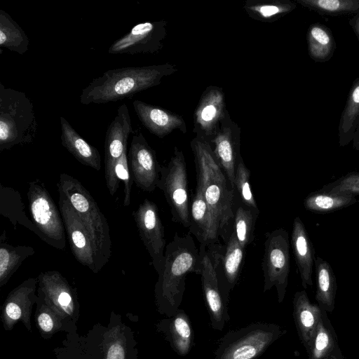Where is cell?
<instances>
[{"label":"cell","instance_id":"obj_14","mask_svg":"<svg viewBox=\"0 0 359 359\" xmlns=\"http://www.w3.org/2000/svg\"><path fill=\"white\" fill-rule=\"evenodd\" d=\"M167 35L165 20L143 22L115 41L109 48V54L136 55L159 52Z\"/></svg>","mask_w":359,"mask_h":359},{"label":"cell","instance_id":"obj_13","mask_svg":"<svg viewBox=\"0 0 359 359\" xmlns=\"http://www.w3.org/2000/svg\"><path fill=\"white\" fill-rule=\"evenodd\" d=\"M139 235L158 274L163 266L166 241L165 230L156 203L145 198L133 211Z\"/></svg>","mask_w":359,"mask_h":359},{"label":"cell","instance_id":"obj_4","mask_svg":"<svg viewBox=\"0 0 359 359\" xmlns=\"http://www.w3.org/2000/svg\"><path fill=\"white\" fill-rule=\"evenodd\" d=\"M38 123L32 101L22 91L0 83V151L32 142Z\"/></svg>","mask_w":359,"mask_h":359},{"label":"cell","instance_id":"obj_16","mask_svg":"<svg viewBox=\"0 0 359 359\" xmlns=\"http://www.w3.org/2000/svg\"><path fill=\"white\" fill-rule=\"evenodd\" d=\"M128 162L136 186L148 192L155 190L160 179L161 165L158 163L156 151L140 131L133 135Z\"/></svg>","mask_w":359,"mask_h":359},{"label":"cell","instance_id":"obj_19","mask_svg":"<svg viewBox=\"0 0 359 359\" xmlns=\"http://www.w3.org/2000/svg\"><path fill=\"white\" fill-rule=\"evenodd\" d=\"M133 105L142 125L158 137L163 138L175 130L187 133L186 123L182 116L138 100L133 101Z\"/></svg>","mask_w":359,"mask_h":359},{"label":"cell","instance_id":"obj_23","mask_svg":"<svg viewBox=\"0 0 359 359\" xmlns=\"http://www.w3.org/2000/svg\"><path fill=\"white\" fill-rule=\"evenodd\" d=\"M161 330L176 354L185 356L189 353L194 345V332L184 309H179L175 315L164 319L161 323Z\"/></svg>","mask_w":359,"mask_h":359},{"label":"cell","instance_id":"obj_12","mask_svg":"<svg viewBox=\"0 0 359 359\" xmlns=\"http://www.w3.org/2000/svg\"><path fill=\"white\" fill-rule=\"evenodd\" d=\"M58 205L74 257L93 272H99L102 268L92 238L77 212L60 191Z\"/></svg>","mask_w":359,"mask_h":359},{"label":"cell","instance_id":"obj_39","mask_svg":"<svg viewBox=\"0 0 359 359\" xmlns=\"http://www.w3.org/2000/svg\"><path fill=\"white\" fill-rule=\"evenodd\" d=\"M107 359H124V351L122 346L118 344L111 346Z\"/></svg>","mask_w":359,"mask_h":359},{"label":"cell","instance_id":"obj_25","mask_svg":"<svg viewBox=\"0 0 359 359\" xmlns=\"http://www.w3.org/2000/svg\"><path fill=\"white\" fill-rule=\"evenodd\" d=\"M316 273V299L320 308L332 312L337 292L336 278L330 264L320 257L315 260Z\"/></svg>","mask_w":359,"mask_h":359},{"label":"cell","instance_id":"obj_32","mask_svg":"<svg viewBox=\"0 0 359 359\" xmlns=\"http://www.w3.org/2000/svg\"><path fill=\"white\" fill-rule=\"evenodd\" d=\"M308 50L310 57L318 62H325L332 57L334 40L330 30L319 24L311 25L307 32Z\"/></svg>","mask_w":359,"mask_h":359},{"label":"cell","instance_id":"obj_38","mask_svg":"<svg viewBox=\"0 0 359 359\" xmlns=\"http://www.w3.org/2000/svg\"><path fill=\"white\" fill-rule=\"evenodd\" d=\"M116 173L119 180H123V201L124 206L130 204L131 187L133 182L128 162L127 150L124 151L116 164Z\"/></svg>","mask_w":359,"mask_h":359},{"label":"cell","instance_id":"obj_30","mask_svg":"<svg viewBox=\"0 0 359 359\" xmlns=\"http://www.w3.org/2000/svg\"><path fill=\"white\" fill-rule=\"evenodd\" d=\"M29 46V39L22 28L11 16L0 9V48L22 55Z\"/></svg>","mask_w":359,"mask_h":359},{"label":"cell","instance_id":"obj_11","mask_svg":"<svg viewBox=\"0 0 359 359\" xmlns=\"http://www.w3.org/2000/svg\"><path fill=\"white\" fill-rule=\"evenodd\" d=\"M134 134L129 109L126 104H121L117 114L109 125L104 141V177L111 196H114L119 187V179L116 173V164L127 150L128 140Z\"/></svg>","mask_w":359,"mask_h":359},{"label":"cell","instance_id":"obj_26","mask_svg":"<svg viewBox=\"0 0 359 359\" xmlns=\"http://www.w3.org/2000/svg\"><path fill=\"white\" fill-rule=\"evenodd\" d=\"M0 213L10 220L15 229L17 224L22 225L39 237L37 229L25 213L20 193L2 184H0Z\"/></svg>","mask_w":359,"mask_h":359},{"label":"cell","instance_id":"obj_33","mask_svg":"<svg viewBox=\"0 0 359 359\" xmlns=\"http://www.w3.org/2000/svg\"><path fill=\"white\" fill-rule=\"evenodd\" d=\"M259 214L238 202L233 203L232 226L240 245L245 248L254 240L256 220Z\"/></svg>","mask_w":359,"mask_h":359},{"label":"cell","instance_id":"obj_17","mask_svg":"<svg viewBox=\"0 0 359 359\" xmlns=\"http://www.w3.org/2000/svg\"><path fill=\"white\" fill-rule=\"evenodd\" d=\"M227 113L222 88L215 86L207 87L194 111L193 131L196 137L210 143Z\"/></svg>","mask_w":359,"mask_h":359},{"label":"cell","instance_id":"obj_35","mask_svg":"<svg viewBox=\"0 0 359 359\" xmlns=\"http://www.w3.org/2000/svg\"><path fill=\"white\" fill-rule=\"evenodd\" d=\"M304 7L320 13L339 15L344 13L359 14L358 0H297Z\"/></svg>","mask_w":359,"mask_h":359},{"label":"cell","instance_id":"obj_5","mask_svg":"<svg viewBox=\"0 0 359 359\" xmlns=\"http://www.w3.org/2000/svg\"><path fill=\"white\" fill-rule=\"evenodd\" d=\"M58 191L62 192L86 227L102 268L111 255V240L108 222L90 193L74 177L60 175Z\"/></svg>","mask_w":359,"mask_h":359},{"label":"cell","instance_id":"obj_10","mask_svg":"<svg viewBox=\"0 0 359 359\" xmlns=\"http://www.w3.org/2000/svg\"><path fill=\"white\" fill-rule=\"evenodd\" d=\"M220 236L224 240V245L217 243L208 247L214 257L220 291L227 305L244 264L245 248L238 241L232 223Z\"/></svg>","mask_w":359,"mask_h":359},{"label":"cell","instance_id":"obj_42","mask_svg":"<svg viewBox=\"0 0 359 359\" xmlns=\"http://www.w3.org/2000/svg\"><path fill=\"white\" fill-rule=\"evenodd\" d=\"M350 24L359 38V14L350 20Z\"/></svg>","mask_w":359,"mask_h":359},{"label":"cell","instance_id":"obj_7","mask_svg":"<svg viewBox=\"0 0 359 359\" xmlns=\"http://www.w3.org/2000/svg\"><path fill=\"white\" fill-rule=\"evenodd\" d=\"M27 196L29 212L39 238L53 248L64 250L66 236L63 219L43 183L38 179L30 182Z\"/></svg>","mask_w":359,"mask_h":359},{"label":"cell","instance_id":"obj_3","mask_svg":"<svg viewBox=\"0 0 359 359\" xmlns=\"http://www.w3.org/2000/svg\"><path fill=\"white\" fill-rule=\"evenodd\" d=\"M196 170V184L203 194L220 234L232 223L234 190L217 162L211 145L196 137L191 142Z\"/></svg>","mask_w":359,"mask_h":359},{"label":"cell","instance_id":"obj_22","mask_svg":"<svg viewBox=\"0 0 359 359\" xmlns=\"http://www.w3.org/2000/svg\"><path fill=\"white\" fill-rule=\"evenodd\" d=\"M293 318L298 336L307 350L322 317L318 304L310 302L305 290L295 292L293 297Z\"/></svg>","mask_w":359,"mask_h":359},{"label":"cell","instance_id":"obj_31","mask_svg":"<svg viewBox=\"0 0 359 359\" xmlns=\"http://www.w3.org/2000/svg\"><path fill=\"white\" fill-rule=\"evenodd\" d=\"M34 249L31 246H13L0 243V283L5 284L27 257L33 255Z\"/></svg>","mask_w":359,"mask_h":359},{"label":"cell","instance_id":"obj_36","mask_svg":"<svg viewBox=\"0 0 359 359\" xmlns=\"http://www.w3.org/2000/svg\"><path fill=\"white\" fill-rule=\"evenodd\" d=\"M250 177V171L246 167L242 157H241L236 169L234 195L238 196L240 203L259 212L251 190Z\"/></svg>","mask_w":359,"mask_h":359},{"label":"cell","instance_id":"obj_27","mask_svg":"<svg viewBox=\"0 0 359 359\" xmlns=\"http://www.w3.org/2000/svg\"><path fill=\"white\" fill-rule=\"evenodd\" d=\"M338 349L336 333L327 318L326 311L323 310L322 317L311 344L306 350L309 359H325Z\"/></svg>","mask_w":359,"mask_h":359},{"label":"cell","instance_id":"obj_24","mask_svg":"<svg viewBox=\"0 0 359 359\" xmlns=\"http://www.w3.org/2000/svg\"><path fill=\"white\" fill-rule=\"evenodd\" d=\"M60 120L62 145L81 164L99 171L101 156L97 149L88 143L63 116Z\"/></svg>","mask_w":359,"mask_h":359},{"label":"cell","instance_id":"obj_2","mask_svg":"<svg viewBox=\"0 0 359 359\" xmlns=\"http://www.w3.org/2000/svg\"><path fill=\"white\" fill-rule=\"evenodd\" d=\"M177 71V67L170 63L109 69L82 90L80 102L104 104L130 97L159 85L165 76Z\"/></svg>","mask_w":359,"mask_h":359},{"label":"cell","instance_id":"obj_34","mask_svg":"<svg viewBox=\"0 0 359 359\" xmlns=\"http://www.w3.org/2000/svg\"><path fill=\"white\" fill-rule=\"evenodd\" d=\"M357 201L353 195L333 194L327 192L313 193L304 201V205L308 210L322 213L330 212L348 206Z\"/></svg>","mask_w":359,"mask_h":359},{"label":"cell","instance_id":"obj_15","mask_svg":"<svg viewBox=\"0 0 359 359\" xmlns=\"http://www.w3.org/2000/svg\"><path fill=\"white\" fill-rule=\"evenodd\" d=\"M199 251L202 290L210 326L215 330L222 331L230 316L220 291L215 259L208 246L200 245Z\"/></svg>","mask_w":359,"mask_h":359},{"label":"cell","instance_id":"obj_8","mask_svg":"<svg viewBox=\"0 0 359 359\" xmlns=\"http://www.w3.org/2000/svg\"><path fill=\"white\" fill-rule=\"evenodd\" d=\"M188 175L183 152L177 147L168 163L161 166L157 184L170 206L172 219L185 228L190 226L191 199Z\"/></svg>","mask_w":359,"mask_h":359},{"label":"cell","instance_id":"obj_18","mask_svg":"<svg viewBox=\"0 0 359 359\" xmlns=\"http://www.w3.org/2000/svg\"><path fill=\"white\" fill-rule=\"evenodd\" d=\"M240 133V128L227 113L210 142L214 155L234 191L236 165L241 157Z\"/></svg>","mask_w":359,"mask_h":359},{"label":"cell","instance_id":"obj_37","mask_svg":"<svg viewBox=\"0 0 359 359\" xmlns=\"http://www.w3.org/2000/svg\"><path fill=\"white\" fill-rule=\"evenodd\" d=\"M325 191L330 194L339 195L359 194V172H352L346 175L330 184Z\"/></svg>","mask_w":359,"mask_h":359},{"label":"cell","instance_id":"obj_29","mask_svg":"<svg viewBox=\"0 0 359 359\" xmlns=\"http://www.w3.org/2000/svg\"><path fill=\"white\" fill-rule=\"evenodd\" d=\"M243 8L251 18L272 22L293 11L296 5L290 1L248 0Z\"/></svg>","mask_w":359,"mask_h":359},{"label":"cell","instance_id":"obj_40","mask_svg":"<svg viewBox=\"0 0 359 359\" xmlns=\"http://www.w3.org/2000/svg\"><path fill=\"white\" fill-rule=\"evenodd\" d=\"M39 324L41 328L45 332H49L53 326V320L47 313H41L38 318Z\"/></svg>","mask_w":359,"mask_h":359},{"label":"cell","instance_id":"obj_6","mask_svg":"<svg viewBox=\"0 0 359 359\" xmlns=\"http://www.w3.org/2000/svg\"><path fill=\"white\" fill-rule=\"evenodd\" d=\"M285 333L277 324L261 322L230 330L219 339L215 359H257Z\"/></svg>","mask_w":359,"mask_h":359},{"label":"cell","instance_id":"obj_21","mask_svg":"<svg viewBox=\"0 0 359 359\" xmlns=\"http://www.w3.org/2000/svg\"><path fill=\"white\" fill-rule=\"evenodd\" d=\"M291 244L302 286L306 289L313 285L315 250L304 224L299 217H296L293 221Z\"/></svg>","mask_w":359,"mask_h":359},{"label":"cell","instance_id":"obj_1","mask_svg":"<svg viewBox=\"0 0 359 359\" xmlns=\"http://www.w3.org/2000/svg\"><path fill=\"white\" fill-rule=\"evenodd\" d=\"M164 264L158 274L156 297L160 311L168 317L175 315L182 302L186 276L200 275L201 256L190 233L184 236L175 233L165 250Z\"/></svg>","mask_w":359,"mask_h":359},{"label":"cell","instance_id":"obj_41","mask_svg":"<svg viewBox=\"0 0 359 359\" xmlns=\"http://www.w3.org/2000/svg\"><path fill=\"white\" fill-rule=\"evenodd\" d=\"M7 315L13 320H18L21 316V309L15 302H11L6 306Z\"/></svg>","mask_w":359,"mask_h":359},{"label":"cell","instance_id":"obj_43","mask_svg":"<svg viewBox=\"0 0 359 359\" xmlns=\"http://www.w3.org/2000/svg\"><path fill=\"white\" fill-rule=\"evenodd\" d=\"M353 142H354V147L357 149H359V123H358V127L356 128L355 133L354 134Z\"/></svg>","mask_w":359,"mask_h":359},{"label":"cell","instance_id":"obj_28","mask_svg":"<svg viewBox=\"0 0 359 359\" xmlns=\"http://www.w3.org/2000/svg\"><path fill=\"white\" fill-rule=\"evenodd\" d=\"M359 123V77L353 82L342 111L339 136L340 146H345L353 140Z\"/></svg>","mask_w":359,"mask_h":359},{"label":"cell","instance_id":"obj_9","mask_svg":"<svg viewBox=\"0 0 359 359\" xmlns=\"http://www.w3.org/2000/svg\"><path fill=\"white\" fill-rule=\"evenodd\" d=\"M262 269L266 292L275 287L278 302L285 299L290 273V243L288 232L283 228L265 233Z\"/></svg>","mask_w":359,"mask_h":359},{"label":"cell","instance_id":"obj_44","mask_svg":"<svg viewBox=\"0 0 359 359\" xmlns=\"http://www.w3.org/2000/svg\"><path fill=\"white\" fill-rule=\"evenodd\" d=\"M325 359H343V356L339 349H338L334 354Z\"/></svg>","mask_w":359,"mask_h":359},{"label":"cell","instance_id":"obj_20","mask_svg":"<svg viewBox=\"0 0 359 359\" xmlns=\"http://www.w3.org/2000/svg\"><path fill=\"white\" fill-rule=\"evenodd\" d=\"M189 229L200 245L209 246L219 243V225L208 206L201 187L197 184L191 203Z\"/></svg>","mask_w":359,"mask_h":359}]
</instances>
